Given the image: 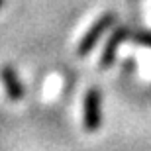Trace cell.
Instances as JSON below:
<instances>
[{"label": "cell", "mask_w": 151, "mask_h": 151, "mask_svg": "<svg viewBox=\"0 0 151 151\" xmlns=\"http://www.w3.org/2000/svg\"><path fill=\"white\" fill-rule=\"evenodd\" d=\"M116 12H106V14H102L98 20H94V24L86 29V34L81 37L77 45V55L78 57H86L90 55V51H94V47L98 45L104 34H106L110 28H114V24H116Z\"/></svg>", "instance_id": "obj_1"}, {"label": "cell", "mask_w": 151, "mask_h": 151, "mask_svg": "<svg viewBox=\"0 0 151 151\" xmlns=\"http://www.w3.org/2000/svg\"><path fill=\"white\" fill-rule=\"evenodd\" d=\"M83 124L88 134H96L102 128V92L90 86L83 100Z\"/></svg>", "instance_id": "obj_2"}, {"label": "cell", "mask_w": 151, "mask_h": 151, "mask_svg": "<svg viewBox=\"0 0 151 151\" xmlns=\"http://www.w3.org/2000/svg\"><path fill=\"white\" fill-rule=\"evenodd\" d=\"M129 35H132V29H129L128 26H118V28H114V32L108 35V41H106V45H104V49H102L100 57H98V67L100 69H110L112 67L114 61H116V57H118L120 45H122L126 39H129Z\"/></svg>", "instance_id": "obj_3"}, {"label": "cell", "mask_w": 151, "mask_h": 151, "mask_svg": "<svg viewBox=\"0 0 151 151\" xmlns=\"http://www.w3.org/2000/svg\"><path fill=\"white\" fill-rule=\"evenodd\" d=\"M0 83H2L6 94H8V98L12 102H20L26 96V88H24L22 78L16 73L14 65H10V63H2L0 65Z\"/></svg>", "instance_id": "obj_4"}, {"label": "cell", "mask_w": 151, "mask_h": 151, "mask_svg": "<svg viewBox=\"0 0 151 151\" xmlns=\"http://www.w3.org/2000/svg\"><path fill=\"white\" fill-rule=\"evenodd\" d=\"M129 39L137 45H145L151 47V29H137V32H132Z\"/></svg>", "instance_id": "obj_5"}, {"label": "cell", "mask_w": 151, "mask_h": 151, "mask_svg": "<svg viewBox=\"0 0 151 151\" xmlns=\"http://www.w3.org/2000/svg\"><path fill=\"white\" fill-rule=\"evenodd\" d=\"M2 8H4V0H0V10H2Z\"/></svg>", "instance_id": "obj_6"}]
</instances>
